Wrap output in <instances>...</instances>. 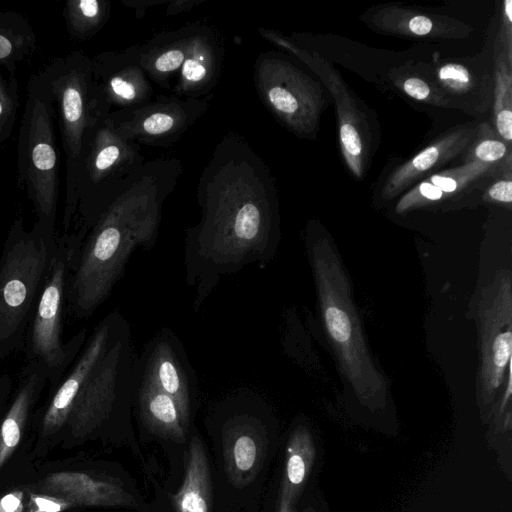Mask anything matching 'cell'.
Here are the masks:
<instances>
[{
	"instance_id": "74e56055",
	"label": "cell",
	"mask_w": 512,
	"mask_h": 512,
	"mask_svg": "<svg viewBox=\"0 0 512 512\" xmlns=\"http://www.w3.org/2000/svg\"><path fill=\"white\" fill-rule=\"evenodd\" d=\"M276 512H295V505L289 499L280 495Z\"/></svg>"
},
{
	"instance_id": "e0dca14e",
	"label": "cell",
	"mask_w": 512,
	"mask_h": 512,
	"mask_svg": "<svg viewBox=\"0 0 512 512\" xmlns=\"http://www.w3.org/2000/svg\"><path fill=\"white\" fill-rule=\"evenodd\" d=\"M225 473L236 488L252 483L260 472L267 447L264 422L251 412L231 414L222 426Z\"/></svg>"
},
{
	"instance_id": "e575fe53",
	"label": "cell",
	"mask_w": 512,
	"mask_h": 512,
	"mask_svg": "<svg viewBox=\"0 0 512 512\" xmlns=\"http://www.w3.org/2000/svg\"><path fill=\"white\" fill-rule=\"evenodd\" d=\"M29 487L15 488L0 495V512H29Z\"/></svg>"
},
{
	"instance_id": "8d00e7d4",
	"label": "cell",
	"mask_w": 512,
	"mask_h": 512,
	"mask_svg": "<svg viewBox=\"0 0 512 512\" xmlns=\"http://www.w3.org/2000/svg\"><path fill=\"white\" fill-rule=\"evenodd\" d=\"M198 2L197 1H174L173 3L171 2L168 10H167V14L168 15H174V14H177L179 12H182L183 10H187L189 9V5L190 6H193V5H196Z\"/></svg>"
},
{
	"instance_id": "f35d334b",
	"label": "cell",
	"mask_w": 512,
	"mask_h": 512,
	"mask_svg": "<svg viewBox=\"0 0 512 512\" xmlns=\"http://www.w3.org/2000/svg\"><path fill=\"white\" fill-rule=\"evenodd\" d=\"M303 512H315V510L312 507H307Z\"/></svg>"
},
{
	"instance_id": "2e32d148",
	"label": "cell",
	"mask_w": 512,
	"mask_h": 512,
	"mask_svg": "<svg viewBox=\"0 0 512 512\" xmlns=\"http://www.w3.org/2000/svg\"><path fill=\"white\" fill-rule=\"evenodd\" d=\"M435 82L451 109L478 117L493 103L491 60L483 56L443 59L432 64Z\"/></svg>"
},
{
	"instance_id": "d590c367",
	"label": "cell",
	"mask_w": 512,
	"mask_h": 512,
	"mask_svg": "<svg viewBox=\"0 0 512 512\" xmlns=\"http://www.w3.org/2000/svg\"><path fill=\"white\" fill-rule=\"evenodd\" d=\"M496 33L501 38L506 54L512 61V1L504 0L499 19V27Z\"/></svg>"
},
{
	"instance_id": "4316f807",
	"label": "cell",
	"mask_w": 512,
	"mask_h": 512,
	"mask_svg": "<svg viewBox=\"0 0 512 512\" xmlns=\"http://www.w3.org/2000/svg\"><path fill=\"white\" fill-rule=\"evenodd\" d=\"M493 127L509 146L512 143V61L496 33L492 50Z\"/></svg>"
},
{
	"instance_id": "603a6c76",
	"label": "cell",
	"mask_w": 512,
	"mask_h": 512,
	"mask_svg": "<svg viewBox=\"0 0 512 512\" xmlns=\"http://www.w3.org/2000/svg\"><path fill=\"white\" fill-rule=\"evenodd\" d=\"M132 402L142 425L151 434L179 444L186 441L190 422L184 418L176 401L138 372L135 364Z\"/></svg>"
},
{
	"instance_id": "44dd1931",
	"label": "cell",
	"mask_w": 512,
	"mask_h": 512,
	"mask_svg": "<svg viewBox=\"0 0 512 512\" xmlns=\"http://www.w3.org/2000/svg\"><path fill=\"white\" fill-rule=\"evenodd\" d=\"M36 489L70 501L75 507L134 506L135 499L115 481L81 471H61L47 475Z\"/></svg>"
},
{
	"instance_id": "277c9868",
	"label": "cell",
	"mask_w": 512,
	"mask_h": 512,
	"mask_svg": "<svg viewBox=\"0 0 512 512\" xmlns=\"http://www.w3.org/2000/svg\"><path fill=\"white\" fill-rule=\"evenodd\" d=\"M30 82L52 103L66 155V200L63 233L71 230L77 212V168L83 143L111 110L93 79L92 58L76 50L47 64Z\"/></svg>"
},
{
	"instance_id": "484cf974",
	"label": "cell",
	"mask_w": 512,
	"mask_h": 512,
	"mask_svg": "<svg viewBox=\"0 0 512 512\" xmlns=\"http://www.w3.org/2000/svg\"><path fill=\"white\" fill-rule=\"evenodd\" d=\"M219 60L218 49L209 36L203 33L188 35L177 91L193 93L204 90L215 79Z\"/></svg>"
},
{
	"instance_id": "836d02e7",
	"label": "cell",
	"mask_w": 512,
	"mask_h": 512,
	"mask_svg": "<svg viewBox=\"0 0 512 512\" xmlns=\"http://www.w3.org/2000/svg\"><path fill=\"white\" fill-rule=\"evenodd\" d=\"M512 162L506 164L493 177H491L483 192V200L502 205L511 206L512 202Z\"/></svg>"
},
{
	"instance_id": "cb8c5ba5",
	"label": "cell",
	"mask_w": 512,
	"mask_h": 512,
	"mask_svg": "<svg viewBox=\"0 0 512 512\" xmlns=\"http://www.w3.org/2000/svg\"><path fill=\"white\" fill-rule=\"evenodd\" d=\"M176 512H211L213 491L204 447L198 436L191 438L184 481L171 496Z\"/></svg>"
},
{
	"instance_id": "8fae6325",
	"label": "cell",
	"mask_w": 512,
	"mask_h": 512,
	"mask_svg": "<svg viewBox=\"0 0 512 512\" xmlns=\"http://www.w3.org/2000/svg\"><path fill=\"white\" fill-rule=\"evenodd\" d=\"M259 31L270 42L290 51L302 60L318 75L331 93L337 110L339 142L344 162L350 173L355 178L361 179L371 159L373 131L367 113L359 105L360 100L347 86L338 71L318 53H309L274 31L264 29Z\"/></svg>"
},
{
	"instance_id": "5b68a950",
	"label": "cell",
	"mask_w": 512,
	"mask_h": 512,
	"mask_svg": "<svg viewBox=\"0 0 512 512\" xmlns=\"http://www.w3.org/2000/svg\"><path fill=\"white\" fill-rule=\"evenodd\" d=\"M57 238L36 222L27 230L21 216L10 226L0 256V360L23 344Z\"/></svg>"
},
{
	"instance_id": "30bf717a",
	"label": "cell",
	"mask_w": 512,
	"mask_h": 512,
	"mask_svg": "<svg viewBox=\"0 0 512 512\" xmlns=\"http://www.w3.org/2000/svg\"><path fill=\"white\" fill-rule=\"evenodd\" d=\"M259 94L275 117L300 137L316 135L325 107L322 85L292 63L267 54L256 65Z\"/></svg>"
},
{
	"instance_id": "5bb4252c",
	"label": "cell",
	"mask_w": 512,
	"mask_h": 512,
	"mask_svg": "<svg viewBox=\"0 0 512 512\" xmlns=\"http://www.w3.org/2000/svg\"><path fill=\"white\" fill-rule=\"evenodd\" d=\"M121 316L119 311L114 310L97 323L72 365L50 389L40 420L41 438H50L65 429L76 399L107 348Z\"/></svg>"
},
{
	"instance_id": "9a60e30c",
	"label": "cell",
	"mask_w": 512,
	"mask_h": 512,
	"mask_svg": "<svg viewBox=\"0 0 512 512\" xmlns=\"http://www.w3.org/2000/svg\"><path fill=\"white\" fill-rule=\"evenodd\" d=\"M142 48L103 52L92 58L93 79L111 110H133L152 101L153 89L142 63Z\"/></svg>"
},
{
	"instance_id": "ba28073f",
	"label": "cell",
	"mask_w": 512,
	"mask_h": 512,
	"mask_svg": "<svg viewBox=\"0 0 512 512\" xmlns=\"http://www.w3.org/2000/svg\"><path fill=\"white\" fill-rule=\"evenodd\" d=\"M135 360L131 326L122 315L68 418L65 430L72 439L92 435L132 403Z\"/></svg>"
},
{
	"instance_id": "3957f363",
	"label": "cell",
	"mask_w": 512,
	"mask_h": 512,
	"mask_svg": "<svg viewBox=\"0 0 512 512\" xmlns=\"http://www.w3.org/2000/svg\"><path fill=\"white\" fill-rule=\"evenodd\" d=\"M321 319L339 368L358 401L372 411L386 405L387 383L377 368L354 304L348 274L330 237L307 235Z\"/></svg>"
},
{
	"instance_id": "7c38bea8",
	"label": "cell",
	"mask_w": 512,
	"mask_h": 512,
	"mask_svg": "<svg viewBox=\"0 0 512 512\" xmlns=\"http://www.w3.org/2000/svg\"><path fill=\"white\" fill-rule=\"evenodd\" d=\"M135 369L178 404L191 422L197 397V377L179 337L170 329L158 331L135 360Z\"/></svg>"
},
{
	"instance_id": "ffe728a7",
	"label": "cell",
	"mask_w": 512,
	"mask_h": 512,
	"mask_svg": "<svg viewBox=\"0 0 512 512\" xmlns=\"http://www.w3.org/2000/svg\"><path fill=\"white\" fill-rule=\"evenodd\" d=\"M507 163L494 166L480 162L462 163L454 168L436 172L411 187L396 203L395 212L403 214L433 206L464 195L480 184H485Z\"/></svg>"
},
{
	"instance_id": "6da1fadb",
	"label": "cell",
	"mask_w": 512,
	"mask_h": 512,
	"mask_svg": "<svg viewBox=\"0 0 512 512\" xmlns=\"http://www.w3.org/2000/svg\"><path fill=\"white\" fill-rule=\"evenodd\" d=\"M200 221L186 229L185 283L198 311L219 281L245 267L266 265L280 238L275 190L246 144L224 141L198 189Z\"/></svg>"
},
{
	"instance_id": "8992f818",
	"label": "cell",
	"mask_w": 512,
	"mask_h": 512,
	"mask_svg": "<svg viewBox=\"0 0 512 512\" xmlns=\"http://www.w3.org/2000/svg\"><path fill=\"white\" fill-rule=\"evenodd\" d=\"M81 244L73 234L58 236L25 334L26 361H36L48 369L50 389L67 372L88 338L84 328L68 342L62 339L69 278Z\"/></svg>"
},
{
	"instance_id": "f546056e",
	"label": "cell",
	"mask_w": 512,
	"mask_h": 512,
	"mask_svg": "<svg viewBox=\"0 0 512 512\" xmlns=\"http://www.w3.org/2000/svg\"><path fill=\"white\" fill-rule=\"evenodd\" d=\"M109 14L110 4L106 0H68L63 7L67 32L76 41H85L95 35Z\"/></svg>"
},
{
	"instance_id": "1f68e13d",
	"label": "cell",
	"mask_w": 512,
	"mask_h": 512,
	"mask_svg": "<svg viewBox=\"0 0 512 512\" xmlns=\"http://www.w3.org/2000/svg\"><path fill=\"white\" fill-rule=\"evenodd\" d=\"M512 147L504 142L488 122L477 125L474 139L463 156V163L480 162L501 166L512 160Z\"/></svg>"
},
{
	"instance_id": "83f0119b",
	"label": "cell",
	"mask_w": 512,
	"mask_h": 512,
	"mask_svg": "<svg viewBox=\"0 0 512 512\" xmlns=\"http://www.w3.org/2000/svg\"><path fill=\"white\" fill-rule=\"evenodd\" d=\"M35 49L36 34L27 18L15 11H0V66L14 74Z\"/></svg>"
},
{
	"instance_id": "d4e9b609",
	"label": "cell",
	"mask_w": 512,
	"mask_h": 512,
	"mask_svg": "<svg viewBox=\"0 0 512 512\" xmlns=\"http://www.w3.org/2000/svg\"><path fill=\"white\" fill-rule=\"evenodd\" d=\"M316 457L313 437L307 427L298 425L290 434L280 495L294 505L299 500Z\"/></svg>"
},
{
	"instance_id": "9c48e42d",
	"label": "cell",
	"mask_w": 512,
	"mask_h": 512,
	"mask_svg": "<svg viewBox=\"0 0 512 512\" xmlns=\"http://www.w3.org/2000/svg\"><path fill=\"white\" fill-rule=\"evenodd\" d=\"M477 318L480 367L478 403L483 419L490 418L494 403L511 366L512 280L508 269H500L482 288Z\"/></svg>"
},
{
	"instance_id": "d6a6232c",
	"label": "cell",
	"mask_w": 512,
	"mask_h": 512,
	"mask_svg": "<svg viewBox=\"0 0 512 512\" xmlns=\"http://www.w3.org/2000/svg\"><path fill=\"white\" fill-rule=\"evenodd\" d=\"M18 86L14 74L0 71V143L12 133L18 111Z\"/></svg>"
},
{
	"instance_id": "4fadbf2b",
	"label": "cell",
	"mask_w": 512,
	"mask_h": 512,
	"mask_svg": "<svg viewBox=\"0 0 512 512\" xmlns=\"http://www.w3.org/2000/svg\"><path fill=\"white\" fill-rule=\"evenodd\" d=\"M207 103L196 98L159 97L133 109L111 112L120 134L137 144L167 145L178 140L205 113Z\"/></svg>"
},
{
	"instance_id": "4dcf8cb0",
	"label": "cell",
	"mask_w": 512,
	"mask_h": 512,
	"mask_svg": "<svg viewBox=\"0 0 512 512\" xmlns=\"http://www.w3.org/2000/svg\"><path fill=\"white\" fill-rule=\"evenodd\" d=\"M188 35L147 50L142 48L141 63L149 78L163 85L167 78L181 68L187 49Z\"/></svg>"
},
{
	"instance_id": "7402d4cb",
	"label": "cell",
	"mask_w": 512,
	"mask_h": 512,
	"mask_svg": "<svg viewBox=\"0 0 512 512\" xmlns=\"http://www.w3.org/2000/svg\"><path fill=\"white\" fill-rule=\"evenodd\" d=\"M47 385L48 369L36 361H26L14 395L0 419V469L18 447L30 414Z\"/></svg>"
},
{
	"instance_id": "d6986e66",
	"label": "cell",
	"mask_w": 512,
	"mask_h": 512,
	"mask_svg": "<svg viewBox=\"0 0 512 512\" xmlns=\"http://www.w3.org/2000/svg\"><path fill=\"white\" fill-rule=\"evenodd\" d=\"M361 19L377 33L422 40H461L473 28L450 16L422 12L398 4H385L366 11Z\"/></svg>"
},
{
	"instance_id": "ac0fdd59",
	"label": "cell",
	"mask_w": 512,
	"mask_h": 512,
	"mask_svg": "<svg viewBox=\"0 0 512 512\" xmlns=\"http://www.w3.org/2000/svg\"><path fill=\"white\" fill-rule=\"evenodd\" d=\"M477 125L466 123L452 127L413 157L396 167L381 189L384 200L403 194L422 179L441 171L448 163L464 155L475 137Z\"/></svg>"
},
{
	"instance_id": "7a4b0ae2",
	"label": "cell",
	"mask_w": 512,
	"mask_h": 512,
	"mask_svg": "<svg viewBox=\"0 0 512 512\" xmlns=\"http://www.w3.org/2000/svg\"><path fill=\"white\" fill-rule=\"evenodd\" d=\"M158 167H140L120 186L94 222L74 261L67 312L89 318L107 300L132 254L156 242L165 188Z\"/></svg>"
},
{
	"instance_id": "52a82bcc",
	"label": "cell",
	"mask_w": 512,
	"mask_h": 512,
	"mask_svg": "<svg viewBox=\"0 0 512 512\" xmlns=\"http://www.w3.org/2000/svg\"><path fill=\"white\" fill-rule=\"evenodd\" d=\"M55 112L48 97L29 81L19 132L18 179L32 202L36 223L56 233L59 199V153Z\"/></svg>"
},
{
	"instance_id": "f1b7e54d",
	"label": "cell",
	"mask_w": 512,
	"mask_h": 512,
	"mask_svg": "<svg viewBox=\"0 0 512 512\" xmlns=\"http://www.w3.org/2000/svg\"><path fill=\"white\" fill-rule=\"evenodd\" d=\"M391 83L409 98L438 108L451 105L435 82L432 64L407 62L389 72Z\"/></svg>"
}]
</instances>
